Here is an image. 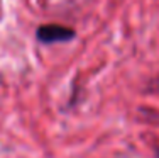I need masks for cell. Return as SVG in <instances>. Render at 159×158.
<instances>
[{"instance_id":"cell-1","label":"cell","mask_w":159,"mask_h":158,"mask_svg":"<svg viewBox=\"0 0 159 158\" xmlns=\"http://www.w3.org/2000/svg\"><path fill=\"white\" fill-rule=\"evenodd\" d=\"M75 37V31L70 27H64L59 24H48L41 26L37 29V39L46 44L51 43H61V41H70Z\"/></svg>"},{"instance_id":"cell-2","label":"cell","mask_w":159,"mask_h":158,"mask_svg":"<svg viewBox=\"0 0 159 158\" xmlns=\"http://www.w3.org/2000/svg\"><path fill=\"white\" fill-rule=\"evenodd\" d=\"M157 158H159V151H157Z\"/></svg>"}]
</instances>
